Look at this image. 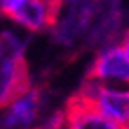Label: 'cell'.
<instances>
[{"label": "cell", "mask_w": 129, "mask_h": 129, "mask_svg": "<svg viewBox=\"0 0 129 129\" xmlns=\"http://www.w3.org/2000/svg\"><path fill=\"white\" fill-rule=\"evenodd\" d=\"M61 6L63 0H0V14L40 32L57 22Z\"/></svg>", "instance_id": "6da1fadb"}, {"label": "cell", "mask_w": 129, "mask_h": 129, "mask_svg": "<svg viewBox=\"0 0 129 129\" xmlns=\"http://www.w3.org/2000/svg\"><path fill=\"white\" fill-rule=\"evenodd\" d=\"M79 91L109 120L122 125L129 122V88H115L99 81H90Z\"/></svg>", "instance_id": "7a4b0ae2"}, {"label": "cell", "mask_w": 129, "mask_h": 129, "mask_svg": "<svg viewBox=\"0 0 129 129\" xmlns=\"http://www.w3.org/2000/svg\"><path fill=\"white\" fill-rule=\"evenodd\" d=\"M63 117V129H124L122 124H117L104 117L81 91L68 101Z\"/></svg>", "instance_id": "3957f363"}, {"label": "cell", "mask_w": 129, "mask_h": 129, "mask_svg": "<svg viewBox=\"0 0 129 129\" xmlns=\"http://www.w3.org/2000/svg\"><path fill=\"white\" fill-rule=\"evenodd\" d=\"M30 90L29 68L22 54L14 52L13 57L2 64V88H0V108H7L13 101Z\"/></svg>", "instance_id": "277c9868"}, {"label": "cell", "mask_w": 129, "mask_h": 129, "mask_svg": "<svg viewBox=\"0 0 129 129\" xmlns=\"http://www.w3.org/2000/svg\"><path fill=\"white\" fill-rule=\"evenodd\" d=\"M88 81H118L129 84V59L120 47H111L97 57L90 68Z\"/></svg>", "instance_id": "5b68a950"}, {"label": "cell", "mask_w": 129, "mask_h": 129, "mask_svg": "<svg viewBox=\"0 0 129 129\" xmlns=\"http://www.w3.org/2000/svg\"><path fill=\"white\" fill-rule=\"evenodd\" d=\"M40 104V95L34 90L25 91L22 97H18L16 101H13L7 108V125H27L34 120L36 111Z\"/></svg>", "instance_id": "8992f818"}, {"label": "cell", "mask_w": 129, "mask_h": 129, "mask_svg": "<svg viewBox=\"0 0 129 129\" xmlns=\"http://www.w3.org/2000/svg\"><path fill=\"white\" fill-rule=\"evenodd\" d=\"M120 48H122V52L125 54V57L129 59V30L125 32V36L122 38V45H120Z\"/></svg>", "instance_id": "52a82bcc"}, {"label": "cell", "mask_w": 129, "mask_h": 129, "mask_svg": "<svg viewBox=\"0 0 129 129\" xmlns=\"http://www.w3.org/2000/svg\"><path fill=\"white\" fill-rule=\"evenodd\" d=\"M124 129H129V122H127V124H125V125H124Z\"/></svg>", "instance_id": "ba28073f"}]
</instances>
